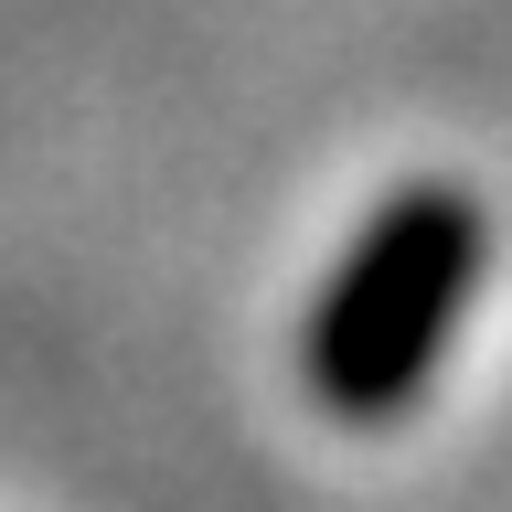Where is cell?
<instances>
[{"mask_svg":"<svg viewBox=\"0 0 512 512\" xmlns=\"http://www.w3.org/2000/svg\"><path fill=\"white\" fill-rule=\"evenodd\" d=\"M480 256H491V224L459 182L395 192L310 310V342H299L310 395L352 427H384L448 363V331H459V310L480 288Z\"/></svg>","mask_w":512,"mask_h":512,"instance_id":"6da1fadb","label":"cell"}]
</instances>
